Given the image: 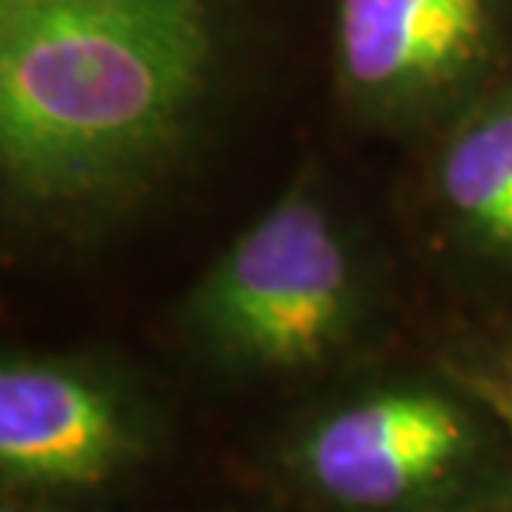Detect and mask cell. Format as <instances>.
<instances>
[{
    "label": "cell",
    "instance_id": "obj_1",
    "mask_svg": "<svg viewBox=\"0 0 512 512\" xmlns=\"http://www.w3.org/2000/svg\"><path fill=\"white\" fill-rule=\"evenodd\" d=\"M217 55V0H0V165L12 197L80 211L148 180Z\"/></svg>",
    "mask_w": 512,
    "mask_h": 512
},
{
    "label": "cell",
    "instance_id": "obj_2",
    "mask_svg": "<svg viewBox=\"0 0 512 512\" xmlns=\"http://www.w3.org/2000/svg\"><path fill=\"white\" fill-rule=\"evenodd\" d=\"M188 313L202 339L239 365L311 367L353 330L356 259L325 202L293 185L222 251Z\"/></svg>",
    "mask_w": 512,
    "mask_h": 512
},
{
    "label": "cell",
    "instance_id": "obj_3",
    "mask_svg": "<svg viewBox=\"0 0 512 512\" xmlns=\"http://www.w3.org/2000/svg\"><path fill=\"white\" fill-rule=\"evenodd\" d=\"M484 453L473 410L436 387H387L328 410L296 447L325 501L356 512L410 504L456 481Z\"/></svg>",
    "mask_w": 512,
    "mask_h": 512
},
{
    "label": "cell",
    "instance_id": "obj_4",
    "mask_svg": "<svg viewBox=\"0 0 512 512\" xmlns=\"http://www.w3.org/2000/svg\"><path fill=\"white\" fill-rule=\"evenodd\" d=\"M498 43L495 0H339L336 63L359 109L407 120L470 94Z\"/></svg>",
    "mask_w": 512,
    "mask_h": 512
},
{
    "label": "cell",
    "instance_id": "obj_5",
    "mask_svg": "<svg viewBox=\"0 0 512 512\" xmlns=\"http://www.w3.org/2000/svg\"><path fill=\"white\" fill-rule=\"evenodd\" d=\"M134 450L131 416L97 376L49 359L3 362L0 473L6 487H97L126 467Z\"/></svg>",
    "mask_w": 512,
    "mask_h": 512
},
{
    "label": "cell",
    "instance_id": "obj_6",
    "mask_svg": "<svg viewBox=\"0 0 512 512\" xmlns=\"http://www.w3.org/2000/svg\"><path fill=\"white\" fill-rule=\"evenodd\" d=\"M436 185L467 245L512 276V86L464 111L444 143Z\"/></svg>",
    "mask_w": 512,
    "mask_h": 512
},
{
    "label": "cell",
    "instance_id": "obj_7",
    "mask_svg": "<svg viewBox=\"0 0 512 512\" xmlns=\"http://www.w3.org/2000/svg\"><path fill=\"white\" fill-rule=\"evenodd\" d=\"M464 387L504 424L512 439V348L495 350L464 367Z\"/></svg>",
    "mask_w": 512,
    "mask_h": 512
},
{
    "label": "cell",
    "instance_id": "obj_8",
    "mask_svg": "<svg viewBox=\"0 0 512 512\" xmlns=\"http://www.w3.org/2000/svg\"><path fill=\"white\" fill-rule=\"evenodd\" d=\"M484 512H512V498H504V501H495Z\"/></svg>",
    "mask_w": 512,
    "mask_h": 512
},
{
    "label": "cell",
    "instance_id": "obj_9",
    "mask_svg": "<svg viewBox=\"0 0 512 512\" xmlns=\"http://www.w3.org/2000/svg\"><path fill=\"white\" fill-rule=\"evenodd\" d=\"M0 512H32V510H23V507H18V504H3V510Z\"/></svg>",
    "mask_w": 512,
    "mask_h": 512
}]
</instances>
